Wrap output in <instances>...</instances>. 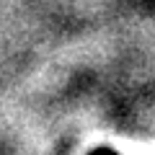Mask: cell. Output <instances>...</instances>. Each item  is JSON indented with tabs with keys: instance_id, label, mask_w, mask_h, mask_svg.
I'll return each mask as SVG.
<instances>
[{
	"instance_id": "obj_1",
	"label": "cell",
	"mask_w": 155,
	"mask_h": 155,
	"mask_svg": "<svg viewBox=\"0 0 155 155\" xmlns=\"http://www.w3.org/2000/svg\"><path fill=\"white\" fill-rule=\"evenodd\" d=\"M85 155H122V153H116V150H111V147H106V145H101V147L88 150Z\"/></svg>"
}]
</instances>
